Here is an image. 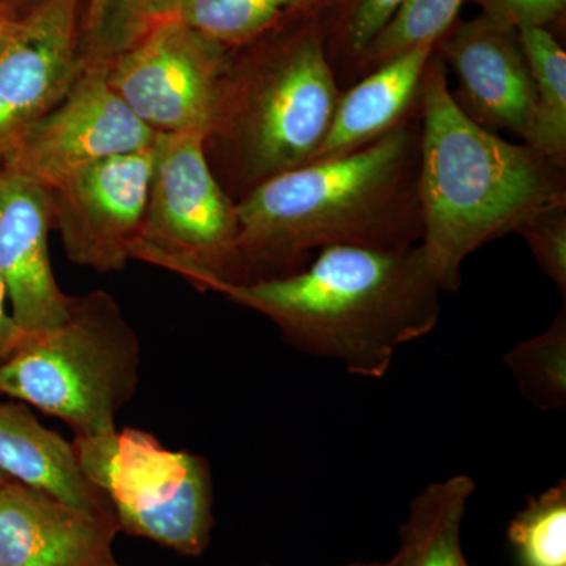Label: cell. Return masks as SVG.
<instances>
[{"instance_id":"cell-1","label":"cell","mask_w":566,"mask_h":566,"mask_svg":"<svg viewBox=\"0 0 566 566\" xmlns=\"http://www.w3.org/2000/svg\"><path fill=\"white\" fill-rule=\"evenodd\" d=\"M420 109L381 139L338 158L304 164L237 202L238 237L218 277L251 283L303 270L327 248L401 251L422 238Z\"/></svg>"},{"instance_id":"cell-2","label":"cell","mask_w":566,"mask_h":566,"mask_svg":"<svg viewBox=\"0 0 566 566\" xmlns=\"http://www.w3.org/2000/svg\"><path fill=\"white\" fill-rule=\"evenodd\" d=\"M211 292L266 316L293 348L385 378L398 348L434 331L442 289L419 244L401 251L337 245L303 270Z\"/></svg>"},{"instance_id":"cell-3","label":"cell","mask_w":566,"mask_h":566,"mask_svg":"<svg viewBox=\"0 0 566 566\" xmlns=\"http://www.w3.org/2000/svg\"><path fill=\"white\" fill-rule=\"evenodd\" d=\"M419 109V248L442 292L457 293L469 255L566 205V167L471 120L453 99L436 50Z\"/></svg>"},{"instance_id":"cell-4","label":"cell","mask_w":566,"mask_h":566,"mask_svg":"<svg viewBox=\"0 0 566 566\" xmlns=\"http://www.w3.org/2000/svg\"><path fill=\"white\" fill-rule=\"evenodd\" d=\"M319 7L293 32L230 54L219 84L205 153L238 202L262 182L311 163L344 88L326 50Z\"/></svg>"},{"instance_id":"cell-5","label":"cell","mask_w":566,"mask_h":566,"mask_svg":"<svg viewBox=\"0 0 566 566\" xmlns=\"http://www.w3.org/2000/svg\"><path fill=\"white\" fill-rule=\"evenodd\" d=\"M139 381V338L106 292L74 296L65 322L24 333L0 365V395L61 419L74 438L117 430Z\"/></svg>"},{"instance_id":"cell-6","label":"cell","mask_w":566,"mask_h":566,"mask_svg":"<svg viewBox=\"0 0 566 566\" xmlns=\"http://www.w3.org/2000/svg\"><path fill=\"white\" fill-rule=\"evenodd\" d=\"M73 449L82 474L109 502L118 531L181 556H202L214 526L207 458L166 449L137 428L74 438Z\"/></svg>"},{"instance_id":"cell-7","label":"cell","mask_w":566,"mask_h":566,"mask_svg":"<svg viewBox=\"0 0 566 566\" xmlns=\"http://www.w3.org/2000/svg\"><path fill=\"white\" fill-rule=\"evenodd\" d=\"M151 150L147 205L132 259L205 292L237 240V202L212 172L203 136L156 134Z\"/></svg>"},{"instance_id":"cell-8","label":"cell","mask_w":566,"mask_h":566,"mask_svg":"<svg viewBox=\"0 0 566 566\" xmlns=\"http://www.w3.org/2000/svg\"><path fill=\"white\" fill-rule=\"evenodd\" d=\"M229 52L167 18L106 63L107 81L153 133L207 139Z\"/></svg>"},{"instance_id":"cell-9","label":"cell","mask_w":566,"mask_h":566,"mask_svg":"<svg viewBox=\"0 0 566 566\" xmlns=\"http://www.w3.org/2000/svg\"><path fill=\"white\" fill-rule=\"evenodd\" d=\"M155 139L112 91L106 63H85L66 95L33 123L0 170L51 189L88 164L147 150Z\"/></svg>"},{"instance_id":"cell-10","label":"cell","mask_w":566,"mask_h":566,"mask_svg":"<svg viewBox=\"0 0 566 566\" xmlns=\"http://www.w3.org/2000/svg\"><path fill=\"white\" fill-rule=\"evenodd\" d=\"M151 148L88 164L48 189L51 222L71 262L115 273L133 260L147 205Z\"/></svg>"},{"instance_id":"cell-11","label":"cell","mask_w":566,"mask_h":566,"mask_svg":"<svg viewBox=\"0 0 566 566\" xmlns=\"http://www.w3.org/2000/svg\"><path fill=\"white\" fill-rule=\"evenodd\" d=\"M81 0H43L22 14L0 51V166L84 69Z\"/></svg>"},{"instance_id":"cell-12","label":"cell","mask_w":566,"mask_h":566,"mask_svg":"<svg viewBox=\"0 0 566 566\" xmlns=\"http://www.w3.org/2000/svg\"><path fill=\"white\" fill-rule=\"evenodd\" d=\"M436 54L455 73L453 99L471 120L490 132L531 136L535 87L517 31L485 14L453 25Z\"/></svg>"},{"instance_id":"cell-13","label":"cell","mask_w":566,"mask_h":566,"mask_svg":"<svg viewBox=\"0 0 566 566\" xmlns=\"http://www.w3.org/2000/svg\"><path fill=\"white\" fill-rule=\"evenodd\" d=\"M50 192L39 182L0 170V277L14 322L25 333L65 322L74 296L62 292L52 271Z\"/></svg>"},{"instance_id":"cell-14","label":"cell","mask_w":566,"mask_h":566,"mask_svg":"<svg viewBox=\"0 0 566 566\" xmlns=\"http://www.w3.org/2000/svg\"><path fill=\"white\" fill-rule=\"evenodd\" d=\"M114 520L74 509L46 491L0 485V566H102L118 534Z\"/></svg>"},{"instance_id":"cell-15","label":"cell","mask_w":566,"mask_h":566,"mask_svg":"<svg viewBox=\"0 0 566 566\" xmlns=\"http://www.w3.org/2000/svg\"><path fill=\"white\" fill-rule=\"evenodd\" d=\"M434 50L436 44H424L405 52L344 88L311 163L360 150L416 117L424 70Z\"/></svg>"},{"instance_id":"cell-16","label":"cell","mask_w":566,"mask_h":566,"mask_svg":"<svg viewBox=\"0 0 566 566\" xmlns=\"http://www.w3.org/2000/svg\"><path fill=\"white\" fill-rule=\"evenodd\" d=\"M0 471L88 515L115 520L109 502L82 474L73 442L22 403H0Z\"/></svg>"},{"instance_id":"cell-17","label":"cell","mask_w":566,"mask_h":566,"mask_svg":"<svg viewBox=\"0 0 566 566\" xmlns=\"http://www.w3.org/2000/svg\"><path fill=\"white\" fill-rule=\"evenodd\" d=\"M475 491L472 476L431 482L409 504L400 526L395 566H471L465 560L461 526Z\"/></svg>"},{"instance_id":"cell-18","label":"cell","mask_w":566,"mask_h":566,"mask_svg":"<svg viewBox=\"0 0 566 566\" xmlns=\"http://www.w3.org/2000/svg\"><path fill=\"white\" fill-rule=\"evenodd\" d=\"M535 87V114L526 144L557 166L566 167V54L553 32L517 31Z\"/></svg>"},{"instance_id":"cell-19","label":"cell","mask_w":566,"mask_h":566,"mask_svg":"<svg viewBox=\"0 0 566 566\" xmlns=\"http://www.w3.org/2000/svg\"><path fill=\"white\" fill-rule=\"evenodd\" d=\"M323 3L324 0H172L169 18L233 50Z\"/></svg>"},{"instance_id":"cell-20","label":"cell","mask_w":566,"mask_h":566,"mask_svg":"<svg viewBox=\"0 0 566 566\" xmlns=\"http://www.w3.org/2000/svg\"><path fill=\"white\" fill-rule=\"evenodd\" d=\"M521 395L539 411L566 405V301L547 329L520 342L504 357Z\"/></svg>"},{"instance_id":"cell-21","label":"cell","mask_w":566,"mask_h":566,"mask_svg":"<svg viewBox=\"0 0 566 566\" xmlns=\"http://www.w3.org/2000/svg\"><path fill=\"white\" fill-rule=\"evenodd\" d=\"M464 0H403L354 66L353 84L405 52L438 44L455 25ZM352 84V85H353Z\"/></svg>"},{"instance_id":"cell-22","label":"cell","mask_w":566,"mask_h":566,"mask_svg":"<svg viewBox=\"0 0 566 566\" xmlns=\"http://www.w3.org/2000/svg\"><path fill=\"white\" fill-rule=\"evenodd\" d=\"M506 535L517 565L566 566V480L528 499Z\"/></svg>"},{"instance_id":"cell-23","label":"cell","mask_w":566,"mask_h":566,"mask_svg":"<svg viewBox=\"0 0 566 566\" xmlns=\"http://www.w3.org/2000/svg\"><path fill=\"white\" fill-rule=\"evenodd\" d=\"M401 2L403 0H338L334 20L322 29L327 54L342 88L353 84L357 59Z\"/></svg>"},{"instance_id":"cell-24","label":"cell","mask_w":566,"mask_h":566,"mask_svg":"<svg viewBox=\"0 0 566 566\" xmlns=\"http://www.w3.org/2000/svg\"><path fill=\"white\" fill-rule=\"evenodd\" d=\"M163 21L153 0H88L85 63H109Z\"/></svg>"},{"instance_id":"cell-25","label":"cell","mask_w":566,"mask_h":566,"mask_svg":"<svg viewBox=\"0 0 566 566\" xmlns=\"http://www.w3.org/2000/svg\"><path fill=\"white\" fill-rule=\"evenodd\" d=\"M517 234L566 301V205L539 212Z\"/></svg>"},{"instance_id":"cell-26","label":"cell","mask_w":566,"mask_h":566,"mask_svg":"<svg viewBox=\"0 0 566 566\" xmlns=\"http://www.w3.org/2000/svg\"><path fill=\"white\" fill-rule=\"evenodd\" d=\"M490 20L520 31L523 28H542L564 18L566 0H476Z\"/></svg>"},{"instance_id":"cell-27","label":"cell","mask_w":566,"mask_h":566,"mask_svg":"<svg viewBox=\"0 0 566 566\" xmlns=\"http://www.w3.org/2000/svg\"><path fill=\"white\" fill-rule=\"evenodd\" d=\"M7 301H9V293H7L6 283L0 277V365L10 359L25 333L14 322L11 312L7 311Z\"/></svg>"},{"instance_id":"cell-28","label":"cell","mask_w":566,"mask_h":566,"mask_svg":"<svg viewBox=\"0 0 566 566\" xmlns=\"http://www.w3.org/2000/svg\"><path fill=\"white\" fill-rule=\"evenodd\" d=\"M21 17L7 0H0V51L17 31Z\"/></svg>"},{"instance_id":"cell-29","label":"cell","mask_w":566,"mask_h":566,"mask_svg":"<svg viewBox=\"0 0 566 566\" xmlns=\"http://www.w3.org/2000/svg\"><path fill=\"white\" fill-rule=\"evenodd\" d=\"M153 3H155L159 18L167 20V18H169L170 3H172V0H153Z\"/></svg>"},{"instance_id":"cell-30","label":"cell","mask_w":566,"mask_h":566,"mask_svg":"<svg viewBox=\"0 0 566 566\" xmlns=\"http://www.w3.org/2000/svg\"><path fill=\"white\" fill-rule=\"evenodd\" d=\"M338 566H395V557L387 558V560L353 562V564H345Z\"/></svg>"},{"instance_id":"cell-31","label":"cell","mask_w":566,"mask_h":566,"mask_svg":"<svg viewBox=\"0 0 566 566\" xmlns=\"http://www.w3.org/2000/svg\"><path fill=\"white\" fill-rule=\"evenodd\" d=\"M102 566H123V565L118 564V562L115 560V558H111L109 562H106V564H103Z\"/></svg>"},{"instance_id":"cell-32","label":"cell","mask_w":566,"mask_h":566,"mask_svg":"<svg viewBox=\"0 0 566 566\" xmlns=\"http://www.w3.org/2000/svg\"><path fill=\"white\" fill-rule=\"evenodd\" d=\"M7 479H9V476H7L6 474H3L2 471H0V485H2V483L6 482Z\"/></svg>"},{"instance_id":"cell-33","label":"cell","mask_w":566,"mask_h":566,"mask_svg":"<svg viewBox=\"0 0 566 566\" xmlns=\"http://www.w3.org/2000/svg\"><path fill=\"white\" fill-rule=\"evenodd\" d=\"M32 2H33V6H32V9H33V7L40 6V3L43 2V0H32Z\"/></svg>"}]
</instances>
